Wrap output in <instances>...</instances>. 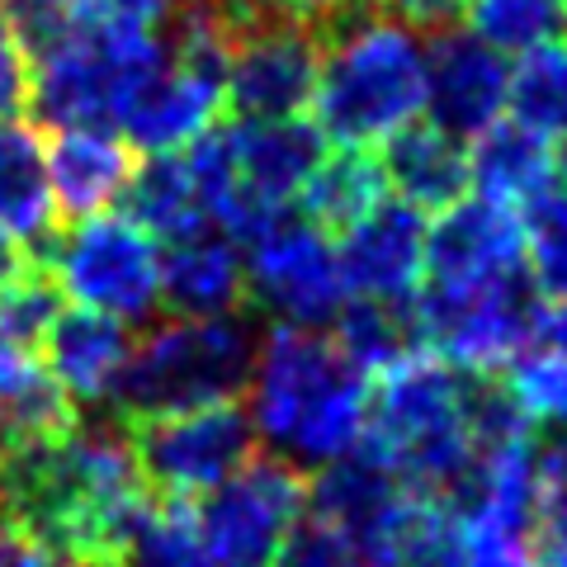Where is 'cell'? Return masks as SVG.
<instances>
[{
    "label": "cell",
    "instance_id": "f1b7e54d",
    "mask_svg": "<svg viewBox=\"0 0 567 567\" xmlns=\"http://www.w3.org/2000/svg\"><path fill=\"white\" fill-rule=\"evenodd\" d=\"M520 251L535 293L554 308L567 303V189H548L535 204H525Z\"/></svg>",
    "mask_w": 567,
    "mask_h": 567
},
{
    "label": "cell",
    "instance_id": "5b68a950",
    "mask_svg": "<svg viewBox=\"0 0 567 567\" xmlns=\"http://www.w3.org/2000/svg\"><path fill=\"white\" fill-rule=\"evenodd\" d=\"M421 346L468 374H502L525 350L539 346V293L525 265L464 284H425L412 293Z\"/></svg>",
    "mask_w": 567,
    "mask_h": 567
},
{
    "label": "cell",
    "instance_id": "83f0119b",
    "mask_svg": "<svg viewBox=\"0 0 567 567\" xmlns=\"http://www.w3.org/2000/svg\"><path fill=\"white\" fill-rule=\"evenodd\" d=\"M473 39L496 52H529L567 33V0H473Z\"/></svg>",
    "mask_w": 567,
    "mask_h": 567
},
{
    "label": "cell",
    "instance_id": "277c9868",
    "mask_svg": "<svg viewBox=\"0 0 567 567\" xmlns=\"http://www.w3.org/2000/svg\"><path fill=\"white\" fill-rule=\"evenodd\" d=\"M162 33H123V29H71L58 48H48L29 81L39 128H104L128 118L147 81L162 71Z\"/></svg>",
    "mask_w": 567,
    "mask_h": 567
},
{
    "label": "cell",
    "instance_id": "9c48e42d",
    "mask_svg": "<svg viewBox=\"0 0 567 567\" xmlns=\"http://www.w3.org/2000/svg\"><path fill=\"white\" fill-rule=\"evenodd\" d=\"M308 511V473L275 454H256L241 473L194 496V529L218 567H270L275 548Z\"/></svg>",
    "mask_w": 567,
    "mask_h": 567
},
{
    "label": "cell",
    "instance_id": "f35d334b",
    "mask_svg": "<svg viewBox=\"0 0 567 567\" xmlns=\"http://www.w3.org/2000/svg\"><path fill=\"white\" fill-rule=\"evenodd\" d=\"M539 346L567 350V303H558V308L544 312V322H539Z\"/></svg>",
    "mask_w": 567,
    "mask_h": 567
},
{
    "label": "cell",
    "instance_id": "44dd1931",
    "mask_svg": "<svg viewBox=\"0 0 567 567\" xmlns=\"http://www.w3.org/2000/svg\"><path fill=\"white\" fill-rule=\"evenodd\" d=\"M48 369L52 379L62 383V393L76 402H100L110 398L114 379L123 374V364H128V327L114 322V317L104 312H91V308H71L62 312L58 322L48 331Z\"/></svg>",
    "mask_w": 567,
    "mask_h": 567
},
{
    "label": "cell",
    "instance_id": "5bb4252c",
    "mask_svg": "<svg viewBox=\"0 0 567 567\" xmlns=\"http://www.w3.org/2000/svg\"><path fill=\"white\" fill-rule=\"evenodd\" d=\"M520 265V218L492 199H458L435 233H425V270L435 284L487 279Z\"/></svg>",
    "mask_w": 567,
    "mask_h": 567
},
{
    "label": "cell",
    "instance_id": "2e32d148",
    "mask_svg": "<svg viewBox=\"0 0 567 567\" xmlns=\"http://www.w3.org/2000/svg\"><path fill=\"white\" fill-rule=\"evenodd\" d=\"M0 233L29 246L33 260H48L58 241V204L48 181V147L33 123H0Z\"/></svg>",
    "mask_w": 567,
    "mask_h": 567
},
{
    "label": "cell",
    "instance_id": "cb8c5ba5",
    "mask_svg": "<svg viewBox=\"0 0 567 567\" xmlns=\"http://www.w3.org/2000/svg\"><path fill=\"white\" fill-rule=\"evenodd\" d=\"M388 194L383 166L369 147H341L336 156H322V166L308 175L298 194V218L312 223L322 237L350 233L364 213H374Z\"/></svg>",
    "mask_w": 567,
    "mask_h": 567
},
{
    "label": "cell",
    "instance_id": "e575fe53",
    "mask_svg": "<svg viewBox=\"0 0 567 567\" xmlns=\"http://www.w3.org/2000/svg\"><path fill=\"white\" fill-rule=\"evenodd\" d=\"M529 554L539 558V567H567V492H544L535 502Z\"/></svg>",
    "mask_w": 567,
    "mask_h": 567
},
{
    "label": "cell",
    "instance_id": "ac0fdd59",
    "mask_svg": "<svg viewBox=\"0 0 567 567\" xmlns=\"http://www.w3.org/2000/svg\"><path fill=\"white\" fill-rule=\"evenodd\" d=\"M246 298V265L241 251L223 233H194L185 241H171L162 256V303L185 317H233Z\"/></svg>",
    "mask_w": 567,
    "mask_h": 567
},
{
    "label": "cell",
    "instance_id": "ffe728a7",
    "mask_svg": "<svg viewBox=\"0 0 567 567\" xmlns=\"http://www.w3.org/2000/svg\"><path fill=\"white\" fill-rule=\"evenodd\" d=\"M81 425L76 402L62 393L39 350L0 346V454L62 440Z\"/></svg>",
    "mask_w": 567,
    "mask_h": 567
},
{
    "label": "cell",
    "instance_id": "1f68e13d",
    "mask_svg": "<svg viewBox=\"0 0 567 567\" xmlns=\"http://www.w3.org/2000/svg\"><path fill=\"white\" fill-rule=\"evenodd\" d=\"M270 567H364V554L341 525L303 511L284 535V544L275 548Z\"/></svg>",
    "mask_w": 567,
    "mask_h": 567
},
{
    "label": "cell",
    "instance_id": "d6a6232c",
    "mask_svg": "<svg viewBox=\"0 0 567 567\" xmlns=\"http://www.w3.org/2000/svg\"><path fill=\"white\" fill-rule=\"evenodd\" d=\"M71 24L81 29H123V33H162L171 20V0H62Z\"/></svg>",
    "mask_w": 567,
    "mask_h": 567
},
{
    "label": "cell",
    "instance_id": "484cf974",
    "mask_svg": "<svg viewBox=\"0 0 567 567\" xmlns=\"http://www.w3.org/2000/svg\"><path fill=\"white\" fill-rule=\"evenodd\" d=\"M336 350L360 369L364 379H379L416 354H431L421 346L412 298H354L336 312Z\"/></svg>",
    "mask_w": 567,
    "mask_h": 567
},
{
    "label": "cell",
    "instance_id": "3957f363",
    "mask_svg": "<svg viewBox=\"0 0 567 567\" xmlns=\"http://www.w3.org/2000/svg\"><path fill=\"white\" fill-rule=\"evenodd\" d=\"M317 133L336 147H374L425 110V48L402 24L360 20L322 43Z\"/></svg>",
    "mask_w": 567,
    "mask_h": 567
},
{
    "label": "cell",
    "instance_id": "ba28073f",
    "mask_svg": "<svg viewBox=\"0 0 567 567\" xmlns=\"http://www.w3.org/2000/svg\"><path fill=\"white\" fill-rule=\"evenodd\" d=\"M58 289L81 308L104 312L114 322H147L162 303V251L123 213H95L71 233H58L43 260Z\"/></svg>",
    "mask_w": 567,
    "mask_h": 567
},
{
    "label": "cell",
    "instance_id": "8d00e7d4",
    "mask_svg": "<svg viewBox=\"0 0 567 567\" xmlns=\"http://www.w3.org/2000/svg\"><path fill=\"white\" fill-rule=\"evenodd\" d=\"M24 100H29V58L14 43L10 24L0 20V123H10L20 114Z\"/></svg>",
    "mask_w": 567,
    "mask_h": 567
},
{
    "label": "cell",
    "instance_id": "8fae6325",
    "mask_svg": "<svg viewBox=\"0 0 567 567\" xmlns=\"http://www.w3.org/2000/svg\"><path fill=\"white\" fill-rule=\"evenodd\" d=\"M322 39L289 14L260 20L227 33V104L237 118H298L312 104Z\"/></svg>",
    "mask_w": 567,
    "mask_h": 567
},
{
    "label": "cell",
    "instance_id": "4dcf8cb0",
    "mask_svg": "<svg viewBox=\"0 0 567 567\" xmlns=\"http://www.w3.org/2000/svg\"><path fill=\"white\" fill-rule=\"evenodd\" d=\"M62 317V289L52 270L33 265L29 275L0 289V346L14 350H39L48 341L52 322Z\"/></svg>",
    "mask_w": 567,
    "mask_h": 567
},
{
    "label": "cell",
    "instance_id": "4316f807",
    "mask_svg": "<svg viewBox=\"0 0 567 567\" xmlns=\"http://www.w3.org/2000/svg\"><path fill=\"white\" fill-rule=\"evenodd\" d=\"M506 110L511 123H520L544 142L567 133V43L520 52V62L511 66Z\"/></svg>",
    "mask_w": 567,
    "mask_h": 567
},
{
    "label": "cell",
    "instance_id": "603a6c76",
    "mask_svg": "<svg viewBox=\"0 0 567 567\" xmlns=\"http://www.w3.org/2000/svg\"><path fill=\"white\" fill-rule=\"evenodd\" d=\"M468 185L477 199H492L502 208H525L539 194L554 189V152L520 123H492L473 137L468 152Z\"/></svg>",
    "mask_w": 567,
    "mask_h": 567
},
{
    "label": "cell",
    "instance_id": "52a82bcc",
    "mask_svg": "<svg viewBox=\"0 0 567 567\" xmlns=\"http://www.w3.org/2000/svg\"><path fill=\"white\" fill-rule=\"evenodd\" d=\"M118 425L156 502H194L256 458V425L241 402H213L194 412Z\"/></svg>",
    "mask_w": 567,
    "mask_h": 567
},
{
    "label": "cell",
    "instance_id": "6da1fadb",
    "mask_svg": "<svg viewBox=\"0 0 567 567\" xmlns=\"http://www.w3.org/2000/svg\"><path fill=\"white\" fill-rule=\"evenodd\" d=\"M246 393L256 435L293 468H322L364 435L369 379L322 331L275 327L260 336Z\"/></svg>",
    "mask_w": 567,
    "mask_h": 567
},
{
    "label": "cell",
    "instance_id": "9a60e30c",
    "mask_svg": "<svg viewBox=\"0 0 567 567\" xmlns=\"http://www.w3.org/2000/svg\"><path fill=\"white\" fill-rule=\"evenodd\" d=\"M137 171V156L128 137L104 133V128H66L52 137L48 147V181L58 218L85 223L100 208H110L123 189H128Z\"/></svg>",
    "mask_w": 567,
    "mask_h": 567
},
{
    "label": "cell",
    "instance_id": "e0dca14e",
    "mask_svg": "<svg viewBox=\"0 0 567 567\" xmlns=\"http://www.w3.org/2000/svg\"><path fill=\"white\" fill-rule=\"evenodd\" d=\"M383 181L398 189V199L416 213H445L468 194V152L464 142L450 137L435 123H402L383 142Z\"/></svg>",
    "mask_w": 567,
    "mask_h": 567
},
{
    "label": "cell",
    "instance_id": "f546056e",
    "mask_svg": "<svg viewBox=\"0 0 567 567\" xmlns=\"http://www.w3.org/2000/svg\"><path fill=\"white\" fill-rule=\"evenodd\" d=\"M118 567H218L194 529L189 502H156L152 516L123 548Z\"/></svg>",
    "mask_w": 567,
    "mask_h": 567
},
{
    "label": "cell",
    "instance_id": "836d02e7",
    "mask_svg": "<svg viewBox=\"0 0 567 567\" xmlns=\"http://www.w3.org/2000/svg\"><path fill=\"white\" fill-rule=\"evenodd\" d=\"M279 14H289L293 24H308L317 39H336L341 29L360 24V20H374V0H270Z\"/></svg>",
    "mask_w": 567,
    "mask_h": 567
},
{
    "label": "cell",
    "instance_id": "30bf717a",
    "mask_svg": "<svg viewBox=\"0 0 567 567\" xmlns=\"http://www.w3.org/2000/svg\"><path fill=\"white\" fill-rule=\"evenodd\" d=\"M241 265H246V293H256V303L270 317H279V327L322 331L346 308L336 246L312 223L293 218V213H284L270 233L246 246Z\"/></svg>",
    "mask_w": 567,
    "mask_h": 567
},
{
    "label": "cell",
    "instance_id": "74e56055",
    "mask_svg": "<svg viewBox=\"0 0 567 567\" xmlns=\"http://www.w3.org/2000/svg\"><path fill=\"white\" fill-rule=\"evenodd\" d=\"M33 265H39V260L29 256L24 241H14L10 233H0V289H6V284H14L20 275H29Z\"/></svg>",
    "mask_w": 567,
    "mask_h": 567
},
{
    "label": "cell",
    "instance_id": "4fadbf2b",
    "mask_svg": "<svg viewBox=\"0 0 567 567\" xmlns=\"http://www.w3.org/2000/svg\"><path fill=\"white\" fill-rule=\"evenodd\" d=\"M336 270L354 298H412L425 275V223L402 199H383L374 213L341 233Z\"/></svg>",
    "mask_w": 567,
    "mask_h": 567
},
{
    "label": "cell",
    "instance_id": "7402d4cb",
    "mask_svg": "<svg viewBox=\"0 0 567 567\" xmlns=\"http://www.w3.org/2000/svg\"><path fill=\"white\" fill-rule=\"evenodd\" d=\"M364 567H468V535L445 502L406 492L369 535Z\"/></svg>",
    "mask_w": 567,
    "mask_h": 567
},
{
    "label": "cell",
    "instance_id": "d590c367",
    "mask_svg": "<svg viewBox=\"0 0 567 567\" xmlns=\"http://www.w3.org/2000/svg\"><path fill=\"white\" fill-rule=\"evenodd\" d=\"M473 0H374V10L383 20H393L402 29H421V33H445L468 14Z\"/></svg>",
    "mask_w": 567,
    "mask_h": 567
},
{
    "label": "cell",
    "instance_id": "7c38bea8",
    "mask_svg": "<svg viewBox=\"0 0 567 567\" xmlns=\"http://www.w3.org/2000/svg\"><path fill=\"white\" fill-rule=\"evenodd\" d=\"M506 85V52L458 29L431 33V48H425V110L435 114V128H445L458 142L487 133L492 123H502Z\"/></svg>",
    "mask_w": 567,
    "mask_h": 567
},
{
    "label": "cell",
    "instance_id": "ab89813d",
    "mask_svg": "<svg viewBox=\"0 0 567 567\" xmlns=\"http://www.w3.org/2000/svg\"><path fill=\"white\" fill-rule=\"evenodd\" d=\"M554 171H563V181H567V133H563V152H558V162H554Z\"/></svg>",
    "mask_w": 567,
    "mask_h": 567
},
{
    "label": "cell",
    "instance_id": "d4e9b609",
    "mask_svg": "<svg viewBox=\"0 0 567 567\" xmlns=\"http://www.w3.org/2000/svg\"><path fill=\"white\" fill-rule=\"evenodd\" d=\"M118 199H123V218L137 223L142 233L166 241V246L213 227L204 218V204H199V189H194V175L185 166V152H162V156H152L147 166H137ZM213 233H218V227H213Z\"/></svg>",
    "mask_w": 567,
    "mask_h": 567
},
{
    "label": "cell",
    "instance_id": "7a4b0ae2",
    "mask_svg": "<svg viewBox=\"0 0 567 567\" xmlns=\"http://www.w3.org/2000/svg\"><path fill=\"white\" fill-rule=\"evenodd\" d=\"M260 336L251 317L162 322L128 350V364L110 388L118 421H152L213 402H241L256 369Z\"/></svg>",
    "mask_w": 567,
    "mask_h": 567
},
{
    "label": "cell",
    "instance_id": "d6986e66",
    "mask_svg": "<svg viewBox=\"0 0 567 567\" xmlns=\"http://www.w3.org/2000/svg\"><path fill=\"white\" fill-rule=\"evenodd\" d=\"M402 496L406 492L393 477V468H388L364 440L350 454L331 458V464H322L308 477V511L331 520V525H341L346 535L360 544V554H364L369 535L379 529V520L402 502Z\"/></svg>",
    "mask_w": 567,
    "mask_h": 567
},
{
    "label": "cell",
    "instance_id": "8992f818",
    "mask_svg": "<svg viewBox=\"0 0 567 567\" xmlns=\"http://www.w3.org/2000/svg\"><path fill=\"white\" fill-rule=\"evenodd\" d=\"M162 71L147 81V91L123 118L128 147L152 156L185 152L194 137L213 128V118L227 104V33L204 14H171Z\"/></svg>",
    "mask_w": 567,
    "mask_h": 567
}]
</instances>
